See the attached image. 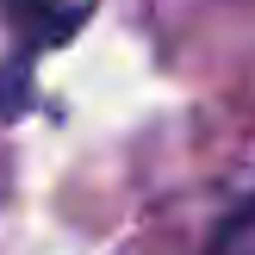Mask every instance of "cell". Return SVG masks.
I'll return each mask as SVG.
<instances>
[{"instance_id":"6da1fadb","label":"cell","mask_w":255,"mask_h":255,"mask_svg":"<svg viewBox=\"0 0 255 255\" xmlns=\"http://www.w3.org/2000/svg\"><path fill=\"white\" fill-rule=\"evenodd\" d=\"M0 12H6L12 37H19V56L0 69V119H12V112L25 106V75H31V56L37 50H56L75 37V25H87V12H94V0H0Z\"/></svg>"}]
</instances>
